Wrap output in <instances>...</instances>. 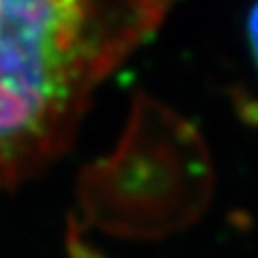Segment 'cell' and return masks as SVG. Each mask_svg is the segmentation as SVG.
Returning <instances> with one entry per match:
<instances>
[{
  "instance_id": "cell-1",
  "label": "cell",
  "mask_w": 258,
  "mask_h": 258,
  "mask_svg": "<svg viewBox=\"0 0 258 258\" xmlns=\"http://www.w3.org/2000/svg\"><path fill=\"white\" fill-rule=\"evenodd\" d=\"M172 0H0V189L58 159L103 80Z\"/></svg>"
},
{
  "instance_id": "cell-2",
  "label": "cell",
  "mask_w": 258,
  "mask_h": 258,
  "mask_svg": "<svg viewBox=\"0 0 258 258\" xmlns=\"http://www.w3.org/2000/svg\"><path fill=\"white\" fill-rule=\"evenodd\" d=\"M245 30H247V45H249V52H252V58H254L256 69H258V0L252 5V9H249V13H247Z\"/></svg>"
}]
</instances>
